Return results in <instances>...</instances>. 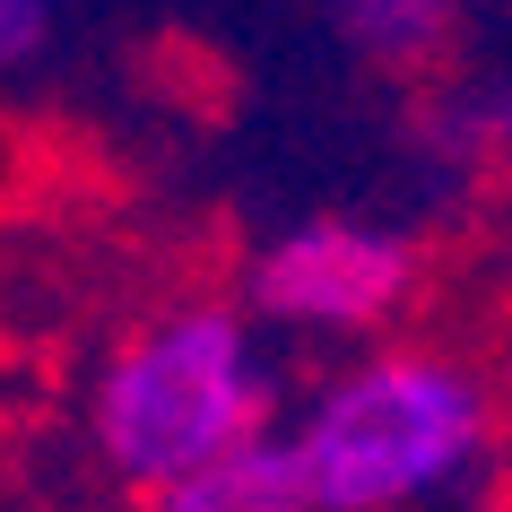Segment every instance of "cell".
<instances>
[{"mask_svg":"<svg viewBox=\"0 0 512 512\" xmlns=\"http://www.w3.org/2000/svg\"><path fill=\"white\" fill-rule=\"evenodd\" d=\"M278 443L296 460L304 512H408L486 452V391L434 348H382L322 382Z\"/></svg>","mask_w":512,"mask_h":512,"instance_id":"obj_1","label":"cell"},{"mask_svg":"<svg viewBox=\"0 0 512 512\" xmlns=\"http://www.w3.org/2000/svg\"><path fill=\"white\" fill-rule=\"evenodd\" d=\"M270 400V365L235 304H174L113 348L87 426H96V452L113 478L157 495V486L209 469L217 452L270 434Z\"/></svg>","mask_w":512,"mask_h":512,"instance_id":"obj_2","label":"cell"},{"mask_svg":"<svg viewBox=\"0 0 512 512\" xmlns=\"http://www.w3.org/2000/svg\"><path fill=\"white\" fill-rule=\"evenodd\" d=\"M417 287V252L365 217H304L252 261V313L278 330H382Z\"/></svg>","mask_w":512,"mask_h":512,"instance_id":"obj_3","label":"cell"},{"mask_svg":"<svg viewBox=\"0 0 512 512\" xmlns=\"http://www.w3.org/2000/svg\"><path fill=\"white\" fill-rule=\"evenodd\" d=\"M148 512H304V486H296V460L278 434H252L235 452H217L209 469L157 486Z\"/></svg>","mask_w":512,"mask_h":512,"instance_id":"obj_4","label":"cell"},{"mask_svg":"<svg viewBox=\"0 0 512 512\" xmlns=\"http://www.w3.org/2000/svg\"><path fill=\"white\" fill-rule=\"evenodd\" d=\"M460 18H469V0H330L339 44H348L356 61L391 70V79L443 61V53H452V35H460Z\"/></svg>","mask_w":512,"mask_h":512,"instance_id":"obj_5","label":"cell"},{"mask_svg":"<svg viewBox=\"0 0 512 512\" xmlns=\"http://www.w3.org/2000/svg\"><path fill=\"white\" fill-rule=\"evenodd\" d=\"M443 139H452V148H478V157H512V79L460 96V105L443 113Z\"/></svg>","mask_w":512,"mask_h":512,"instance_id":"obj_6","label":"cell"},{"mask_svg":"<svg viewBox=\"0 0 512 512\" xmlns=\"http://www.w3.org/2000/svg\"><path fill=\"white\" fill-rule=\"evenodd\" d=\"M44 35H53V0H0V79L27 70L44 53Z\"/></svg>","mask_w":512,"mask_h":512,"instance_id":"obj_7","label":"cell"}]
</instances>
